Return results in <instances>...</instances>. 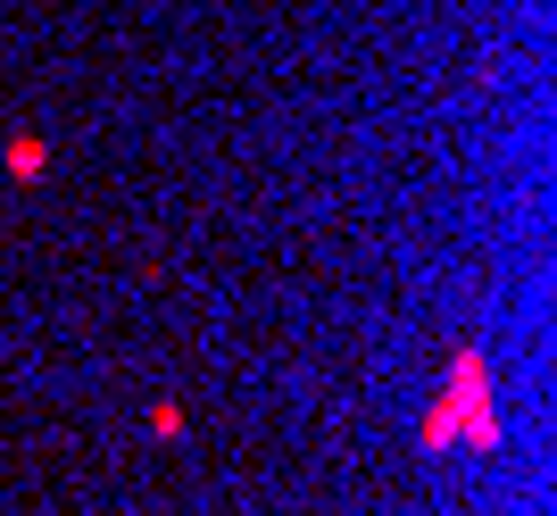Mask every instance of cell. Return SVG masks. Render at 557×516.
Listing matches in <instances>:
<instances>
[{"label": "cell", "instance_id": "1", "mask_svg": "<svg viewBox=\"0 0 557 516\" xmlns=\"http://www.w3.org/2000/svg\"><path fill=\"white\" fill-rule=\"evenodd\" d=\"M417 450H424V458H449V450L499 458V450H508V417H499V383H491L483 342H449L442 383H433L424 425H417Z\"/></svg>", "mask_w": 557, "mask_h": 516}, {"label": "cell", "instance_id": "2", "mask_svg": "<svg viewBox=\"0 0 557 516\" xmlns=\"http://www.w3.org/2000/svg\"><path fill=\"white\" fill-rule=\"evenodd\" d=\"M0 167H9L17 184H42V175H50V142H42V134H9V150H0Z\"/></svg>", "mask_w": 557, "mask_h": 516}, {"label": "cell", "instance_id": "3", "mask_svg": "<svg viewBox=\"0 0 557 516\" xmlns=\"http://www.w3.org/2000/svg\"><path fill=\"white\" fill-rule=\"evenodd\" d=\"M191 417H184V400H150V442H184Z\"/></svg>", "mask_w": 557, "mask_h": 516}]
</instances>
